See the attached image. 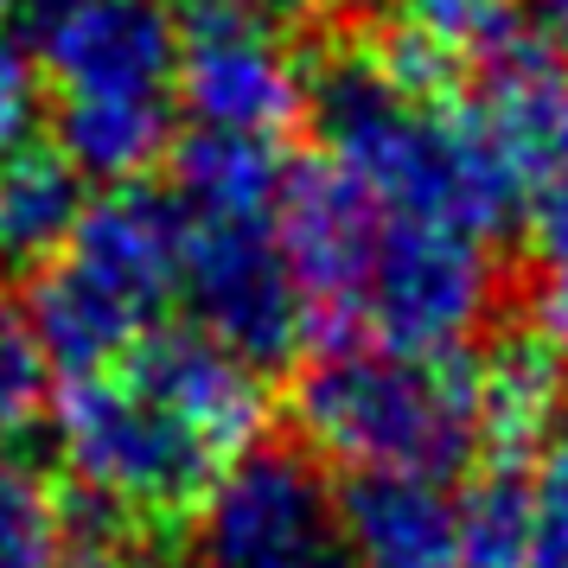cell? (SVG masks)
<instances>
[{
	"label": "cell",
	"mask_w": 568,
	"mask_h": 568,
	"mask_svg": "<svg viewBox=\"0 0 568 568\" xmlns=\"http://www.w3.org/2000/svg\"><path fill=\"white\" fill-rule=\"evenodd\" d=\"M185 211L148 180L103 185L83 199L71 236L52 262H39L27 294V333L58 377H78L122 358L129 345L166 326L180 301Z\"/></svg>",
	"instance_id": "cell-4"
},
{
	"label": "cell",
	"mask_w": 568,
	"mask_h": 568,
	"mask_svg": "<svg viewBox=\"0 0 568 568\" xmlns=\"http://www.w3.org/2000/svg\"><path fill=\"white\" fill-rule=\"evenodd\" d=\"M173 78L185 129L287 141L307 115V64L268 0H180Z\"/></svg>",
	"instance_id": "cell-7"
},
{
	"label": "cell",
	"mask_w": 568,
	"mask_h": 568,
	"mask_svg": "<svg viewBox=\"0 0 568 568\" xmlns=\"http://www.w3.org/2000/svg\"><path fill=\"white\" fill-rule=\"evenodd\" d=\"M460 556L466 568H530V486L517 466H479L460 491Z\"/></svg>",
	"instance_id": "cell-14"
},
{
	"label": "cell",
	"mask_w": 568,
	"mask_h": 568,
	"mask_svg": "<svg viewBox=\"0 0 568 568\" xmlns=\"http://www.w3.org/2000/svg\"><path fill=\"white\" fill-rule=\"evenodd\" d=\"M268 7H282L287 13V7H320V0H268Z\"/></svg>",
	"instance_id": "cell-21"
},
{
	"label": "cell",
	"mask_w": 568,
	"mask_h": 568,
	"mask_svg": "<svg viewBox=\"0 0 568 568\" xmlns=\"http://www.w3.org/2000/svg\"><path fill=\"white\" fill-rule=\"evenodd\" d=\"M78 511L13 447H0V568H64Z\"/></svg>",
	"instance_id": "cell-13"
},
{
	"label": "cell",
	"mask_w": 568,
	"mask_h": 568,
	"mask_svg": "<svg viewBox=\"0 0 568 568\" xmlns=\"http://www.w3.org/2000/svg\"><path fill=\"white\" fill-rule=\"evenodd\" d=\"M338 530L358 568H466L460 491L428 473H345Z\"/></svg>",
	"instance_id": "cell-10"
},
{
	"label": "cell",
	"mask_w": 568,
	"mask_h": 568,
	"mask_svg": "<svg viewBox=\"0 0 568 568\" xmlns=\"http://www.w3.org/2000/svg\"><path fill=\"white\" fill-rule=\"evenodd\" d=\"M45 371L52 364L32 345L27 320L0 307V447H13L39 422V409H45Z\"/></svg>",
	"instance_id": "cell-16"
},
{
	"label": "cell",
	"mask_w": 568,
	"mask_h": 568,
	"mask_svg": "<svg viewBox=\"0 0 568 568\" xmlns=\"http://www.w3.org/2000/svg\"><path fill=\"white\" fill-rule=\"evenodd\" d=\"M473 403H479V466H517L542 454V440L568 415V364L537 333H511L473 358Z\"/></svg>",
	"instance_id": "cell-11"
},
{
	"label": "cell",
	"mask_w": 568,
	"mask_h": 568,
	"mask_svg": "<svg viewBox=\"0 0 568 568\" xmlns=\"http://www.w3.org/2000/svg\"><path fill=\"white\" fill-rule=\"evenodd\" d=\"M491 307H498V243L377 205V236H371L345 345L440 358V352H466Z\"/></svg>",
	"instance_id": "cell-6"
},
{
	"label": "cell",
	"mask_w": 568,
	"mask_h": 568,
	"mask_svg": "<svg viewBox=\"0 0 568 568\" xmlns=\"http://www.w3.org/2000/svg\"><path fill=\"white\" fill-rule=\"evenodd\" d=\"M530 568H568V415L542 440L530 479Z\"/></svg>",
	"instance_id": "cell-17"
},
{
	"label": "cell",
	"mask_w": 568,
	"mask_h": 568,
	"mask_svg": "<svg viewBox=\"0 0 568 568\" xmlns=\"http://www.w3.org/2000/svg\"><path fill=\"white\" fill-rule=\"evenodd\" d=\"M262 364L205 326H154L122 358L64 377L52 435L83 511L115 530H173L262 440Z\"/></svg>",
	"instance_id": "cell-1"
},
{
	"label": "cell",
	"mask_w": 568,
	"mask_h": 568,
	"mask_svg": "<svg viewBox=\"0 0 568 568\" xmlns=\"http://www.w3.org/2000/svg\"><path fill=\"white\" fill-rule=\"evenodd\" d=\"M524 307H530V333L568 364V180L537 192V211H530Z\"/></svg>",
	"instance_id": "cell-15"
},
{
	"label": "cell",
	"mask_w": 568,
	"mask_h": 568,
	"mask_svg": "<svg viewBox=\"0 0 568 568\" xmlns=\"http://www.w3.org/2000/svg\"><path fill=\"white\" fill-rule=\"evenodd\" d=\"M7 7H13V0H0V13H7Z\"/></svg>",
	"instance_id": "cell-22"
},
{
	"label": "cell",
	"mask_w": 568,
	"mask_h": 568,
	"mask_svg": "<svg viewBox=\"0 0 568 568\" xmlns=\"http://www.w3.org/2000/svg\"><path fill=\"white\" fill-rule=\"evenodd\" d=\"M307 115L320 129V154L396 217H428L498 243L530 205L473 103L403 83L377 45L326 58L307 78Z\"/></svg>",
	"instance_id": "cell-2"
},
{
	"label": "cell",
	"mask_w": 568,
	"mask_h": 568,
	"mask_svg": "<svg viewBox=\"0 0 568 568\" xmlns=\"http://www.w3.org/2000/svg\"><path fill=\"white\" fill-rule=\"evenodd\" d=\"M32 64L58 154L83 180L122 185L173 154L180 78L173 7L160 0H32Z\"/></svg>",
	"instance_id": "cell-3"
},
{
	"label": "cell",
	"mask_w": 568,
	"mask_h": 568,
	"mask_svg": "<svg viewBox=\"0 0 568 568\" xmlns=\"http://www.w3.org/2000/svg\"><path fill=\"white\" fill-rule=\"evenodd\" d=\"M39 122H45V83H39L32 45L0 32V160L32 148Z\"/></svg>",
	"instance_id": "cell-18"
},
{
	"label": "cell",
	"mask_w": 568,
	"mask_h": 568,
	"mask_svg": "<svg viewBox=\"0 0 568 568\" xmlns=\"http://www.w3.org/2000/svg\"><path fill=\"white\" fill-rule=\"evenodd\" d=\"M83 173L58 148H20L0 160V262L7 268H39L58 256L83 211Z\"/></svg>",
	"instance_id": "cell-12"
},
{
	"label": "cell",
	"mask_w": 568,
	"mask_h": 568,
	"mask_svg": "<svg viewBox=\"0 0 568 568\" xmlns=\"http://www.w3.org/2000/svg\"><path fill=\"white\" fill-rule=\"evenodd\" d=\"M64 568H192V562H173V556H160V549H122L115 542V524L109 517L90 511V530H83V511L71 524V562Z\"/></svg>",
	"instance_id": "cell-19"
},
{
	"label": "cell",
	"mask_w": 568,
	"mask_h": 568,
	"mask_svg": "<svg viewBox=\"0 0 568 568\" xmlns=\"http://www.w3.org/2000/svg\"><path fill=\"white\" fill-rule=\"evenodd\" d=\"M294 428L313 460L345 473H428L454 479L479 460V403L466 352L333 345L294 384Z\"/></svg>",
	"instance_id": "cell-5"
},
{
	"label": "cell",
	"mask_w": 568,
	"mask_h": 568,
	"mask_svg": "<svg viewBox=\"0 0 568 568\" xmlns=\"http://www.w3.org/2000/svg\"><path fill=\"white\" fill-rule=\"evenodd\" d=\"M185 211V262L180 301L192 326L231 345L250 364H287L307 338L301 287L287 268L275 205H180Z\"/></svg>",
	"instance_id": "cell-8"
},
{
	"label": "cell",
	"mask_w": 568,
	"mask_h": 568,
	"mask_svg": "<svg viewBox=\"0 0 568 568\" xmlns=\"http://www.w3.org/2000/svg\"><path fill=\"white\" fill-rule=\"evenodd\" d=\"M192 568H358L307 447H250L192 511Z\"/></svg>",
	"instance_id": "cell-9"
},
{
	"label": "cell",
	"mask_w": 568,
	"mask_h": 568,
	"mask_svg": "<svg viewBox=\"0 0 568 568\" xmlns=\"http://www.w3.org/2000/svg\"><path fill=\"white\" fill-rule=\"evenodd\" d=\"M549 13H542V39L556 45V52H568V0H542Z\"/></svg>",
	"instance_id": "cell-20"
}]
</instances>
